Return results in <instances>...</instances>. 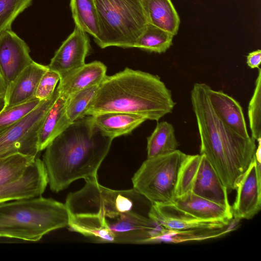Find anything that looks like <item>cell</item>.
I'll return each instance as SVG.
<instances>
[{"label": "cell", "mask_w": 261, "mask_h": 261, "mask_svg": "<svg viewBox=\"0 0 261 261\" xmlns=\"http://www.w3.org/2000/svg\"><path fill=\"white\" fill-rule=\"evenodd\" d=\"M112 141L95 125L91 116L72 122L45 148L43 155L50 190L57 193L76 180L97 178Z\"/></svg>", "instance_id": "6da1fadb"}, {"label": "cell", "mask_w": 261, "mask_h": 261, "mask_svg": "<svg viewBox=\"0 0 261 261\" xmlns=\"http://www.w3.org/2000/svg\"><path fill=\"white\" fill-rule=\"evenodd\" d=\"M205 83H195L191 100L200 138V154L212 165L228 192L236 190L256 150L255 140L231 131L215 113Z\"/></svg>", "instance_id": "7a4b0ae2"}, {"label": "cell", "mask_w": 261, "mask_h": 261, "mask_svg": "<svg viewBox=\"0 0 261 261\" xmlns=\"http://www.w3.org/2000/svg\"><path fill=\"white\" fill-rule=\"evenodd\" d=\"M175 105L171 91L160 77L127 67L105 77L86 116L118 112L158 121L171 113Z\"/></svg>", "instance_id": "3957f363"}, {"label": "cell", "mask_w": 261, "mask_h": 261, "mask_svg": "<svg viewBox=\"0 0 261 261\" xmlns=\"http://www.w3.org/2000/svg\"><path fill=\"white\" fill-rule=\"evenodd\" d=\"M65 204L39 196L0 203V238L37 242L51 231L68 226Z\"/></svg>", "instance_id": "277c9868"}, {"label": "cell", "mask_w": 261, "mask_h": 261, "mask_svg": "<svg viewBox=\"0 0 261 261\" xmlns=\"http://www.w3.org/2000/svg\"><path fill=\"white\" fill-rule=\"evenodd\" d=\"M85 181L83 188L67 197L65 204L69 215L112 217L135 213L149 216L151 203L135 188L115 190L100 185L97 178Z\"/></svg>", "instance_id": "5b68a950"}, {"label": "cell", "mask_w": 261, "mask_h": 261, "mask_svg": "<svg viewBox=\"0 0 261 261\" xmlns=\"http://www.w3.org/2000/svg\"><path fill=\"white\" fill-rule=\"evenodd\" d=\"M100 35L95 42L101 48L134 47L149 23L140 0H93Z\"/></svg>", "instance_id": "8992f818"}, {"label": "cell", "mask_w": 261, "mask_h": 261, "mask_svg": "<svg viewBox=\"0 0 261 261\" xmlns=\"http://www.w3.org/2000/svg\"><path fill=\"white\" fill-rule=\"evenodd\" d=\"M188 155L179 150L147 159L132 178L133 188L152 204L172 203Z\"/></svg>", "instance_id": "52a82bcc"}, {"label": "cell", "mask_w": 261, "mask_h": 261, "mask_svg": "<svg viewBox=\"0 0 261 261\" xmlns=\"http://www.w3.org/2000/svg\"><path fill=\"white\" fill-rule=\"evenodd\" d=\"M149 217L165 232L160 240L178 243L220 237L232 230V221L225 222L199 219L172 203L152 205Z\"/></svg>", "instance_id": "ba28073f"}, {"label": "cell", "mask_w": 261, "mask_h": 261, "mask_svg": "<svg viewBox=\"0 0 261 261\" xmlns=\"http://www.w3.org/2000/svg\"><path fill=\"white\" fill-rule=\"evenodd\" d=\"M189 192L231 208L226 188L204 154L188 155L180 170L176 197Z\"/></svg>", "instance_id": "9c48e42d"}, {"label": "cell", "mask_w": 261, "mask_h": 261, "mask_svg": "<svg viewBox=\"0 0 261 261\" xmlns=\"http://www.w3.org/2000/svg\"><path fill=\"white\" fill-rule=\"evenodd\" d=\"M59 95L56 89L30 113L0 132V157L19 153L37 157L38 135L48 110Z\"/></svg>", "instance_id": "30bf717a"}, {"label": "cell", "mask_w": 261, "mask_h": 261, "mask_svg": "<svg viewBox=\"0 0 261 261\" xmlns=\"http://www.w3.org/2000/svg\"><path fill=\"white\" fill-rule=\"evenodd\" d=\"M105 218L116 243L158 242L165 231L149 216L138 213H121Z\"/></svg>", "instance_id": "8fae6325"}, {"label": "cell", "mask_w": 261, "mask_h": 261, "mask_svg": "<svg viewBox=\"0 0 261 261\" xmlns=\"http://www.w3.org/2000/svg\"><path fill=\"white\" fill-rule=\"evenodd\" d=\"M260 161L254 155L241 178L237 190V195L231 207L233 218L237 220L250 219L261 208Z\"/></svg>", "instance_id": "7c38bea8"}, {"label": "cell", "mask_w": 261, "mask_h": 261, "mask_svg": "<svg viewBox=\"0 0 261 261\" xmlns=\"http://www.w3.org/2000/svg\"><path fill=\"white\" fill-rule=\"evenodd\" d=\"M91 49L88 34L75 26L73 32L55 52L48 69L57 72L60 79L85 64Z\"/></svg>", "instance_id": "4fadbf2b"}, {"label": "cell", "mask_w": 261, "mask_h": 261, "mask_svg": "<svg viewBox=\"0 0 261 261\" xmlns=\"http://www.w3.org/2000/svg\"><path fill=\"white\" fill-rule=\"evenodd\" d=\"M25 42L11 29L0 35V74L7 87L34 61Z\"/></svg>", "instance_id": "5bb4252c"}, {"label": "cell", "mask_w": 261, "mask_h": 261, "mask_svg": "<svg viewBox=\"0 0 261 261\" xmlns=\"http://www.w3.org/2000/svg\"><path fill=\"white\" fill-rule=\"evenodd\" d=\"M47 184L42 160L36 158L21 178L0 185V203L40 196Z\"/></svg>", "instance_id": "9a60e30c"}, {"label": "cell", "mask_w": 261, "mask_h": 261, "mask_svg": "<svg viewBox=\"0 0 261 261\" xmlns=\"http://www.w3.org/2000/svg\"><path fill=\"white\" fill-rule=\"evenodd\" d=\"M208 95L215 113L225 125L241 137L250 138L240 103L222 91L214 90L210 86Z\"/></svg>", "instance_id": "2e32d148"}, {"label": "cell", "mask_w": 261, "mask_h": 261, "mask_svg": "<svg viewBox=\"0 0 261 261\" xmlns=\"http://www.w3.org/2000/svg\"><path fill=\"white\" fill-rule=\"evenodd\" d=\"M106 72L107 67L101 62L85 63L61 77L57 89L60 95L67 99L82 90L99 86L107 76Z\"/></svg>", "instance_id": "e0dca14e"}, {"label": "cell", "mask_w": 261, "mask_h": 261, "mask_svg": "<svg viewBox=\"0 0 261 261\" xmlns=\"http://www.w3.org/2000/svg\"><path fill=\"white\" fill-rule=\"evenodd\" d=\"M47 69V66L35 61L26 67L8 86L4 109L35 98L38 83Z\"/></svg>", "instance_id": "ac0fdd59"}, {"label": "cell", "mask_w": 261, "mask_h": 261, "mask_svg": "<svg viewBox=\"0 0 261 261\" xmlns=\"http://www.w3.org/2000/svg\"><path fill=\"white\" fill-rule=\"evenodd\" d=\"M176 207L199 219L230 222L233 219L231 208L188 192L176 197L172 203Z\"/></svg>", "instance_id": "d6986e66"}, {"label": "cell", "mask_w": 261, "mask_h": 261, "mask_svg": "<svg viewBox=\"0 0 261 261\" xmlns=\"http://www.w3.org/2000/svg\"><path fill=\"white\" fill-rule=\"evenodd\" d=\"M67 100L59 93L45 115L38 135L39 152L44 150L71 123L66 113Z\"/></svg>", "instance_id": "ffe728a7"}, {"label": "cell", "mask_w": 261, "mask_h": 261, "mask_svg": "<svg viewBox=\"0 0 261 261\" xmlns=\"http://www.w3.org/2000/svg\"><path fill=\"white\" fill-rule=\"evenodd\" d=\"M95 125L113 140L130 133L146 119L133 114L110 112L91 116Z\"/></svg>", "instance_id": "44dd1931"}, {"label": "cell", "mask_w": 261, "mask_h": 261, "mask_svg": "<svg viewBox=\"0 0 261 261\" xmlns=\"http://www.w3.org/2000/svg\"><path fill=\"white\" fill-rule=\"evenodd\" d=\"M149 23L174 36L178 32L180 18L171 0H142Z\"/></svg>", "instance_id": "7402d4cb"}, {"label": "cell", "mask_w": 261, "mask_h": 261, "mask_svg": "<svg viewBox=\"0 0 261 261\" xmlns=\"http://www.w3.org/2000/svg\"><path fill=\"white\" fill-rule=\"evenodd\" d=\"M69 228L86 237L102 242L114 243V237L109 229L105 217L95 215H69Z\"/></svg>", "instance_id": "603a6c76"}, {"label": "cell", "mask_w": 261, "mask_h": 261, "mask_svg": "<svg viewBox=\"0 0 261 261\" xmlns=\"http://www.w3.org/2000/svg\"><path fill=\"white\" fill-rule=\"evenodd\" d=\"M178 146L173 125L167 121L159 122L147 138V159L172 152Z\"/></svg>", "instance_id": "cb8c5ba5"}, {"label": "cell", "mask_w": 261, "mask_h": 261, "mask_svg": "<svg viewBox=\"0 0 261 261\" xmlns=\"http://www.w3.org/2000/svg\"><path fill=\"white\" fill-rule=\"evenodd\" d=\"M70 8L75 26L92 36L94 40L100 35L98 18L93 0H70Z\"/></svg>", "instance_id": "d4e9b609"}, {"label": "cell", "mask_w": 261, "mask_h": 261, "mask_svg": "<svg viewBox=\"0 0 261 261\" xmlns=\"http://www.w3.org/2000/svg\"><path fill=\"white\" fill-rule=\"evenodd\" d=\"M174 36L150 23H148L136 41L134 47L149 52L165 53L172 44Z\"/></svg>", "instance_id": "484cf974"}, {"label": "cell", "mask_w": 261, "mask_h": 261, "mask_svg": "<svg viewBox=\"0 0 261 261\" xmlns=\"http://www.w3.org/2000/svg\"><path fill=\"white\" fill-rule=\"evenodd\" d=\"M36 158L19 153L0 157V185L21 178Z\"/></svg>", "instance_id": "4316f807"}, {"label": "cell", "mask_w": 261, "mask_h": 261, "mask_svg": "<svg viewBox=\"0 0 261 261\" xmlns=\"http://www.w3.org/2000/svg\"><path fill=\"white\" fill-rule=\"evenodd\" d=\"M99 86H93L82 90L67 98L66 113L72 123L86 116V110L94 98Z\"/></svg>", "instance_id": "83f0119b"}, {"label": "cell", "mask_w": 261, "mask_h": 261, "mask_svg": "<svg viewBox=\"0 0 261 261\" xmlns=\"http://www.w3.org/2000/svg\"><path fill=\"white\" fill-rule=\"evenodd\" d=\"M258 68L255 89L248 107L251 137L255 140L261 138V69Z\"/></svg>", "instance_id": "f1b7e54d"}, {"label": "cell", "mask_w": 261, "mask_h": 261, "mask_svg": "<svg viewBox=\"0 0 261 261\" xmlns=\"http://www.w3.org/2000/svg\"><path fill=\"white\" fill-rule=\"evenodd\" d=\"M33 0H0V35L11 29L13 22Z\"/></svg>", "instance_id": "f546056e"}, {"label": "cell", "mask_w": 261, "mask_h": 261, "mask_svg": "<svg viewBox=\"0 0 261 261\" xmlns=\"http://www.w3.org/2000/svg\"><path fill=\"white\" fill-rule=\"evenodd\" d=\"M37 98L3 109L0 112V132L33 111L40 103Z\"/></svg>", "instance_id": "4dcf8cb0"}, {"label": "cell", "mask_w": 261, "mask_h": 261, "mask_svg": "<svg viewBox=\"0 0 261 261\" xmlns=\"http://www.w3.org/2000/svg\"><path fill=\"white\" fill-rule=\"evenodd\" d=\"M60 80V76L57 72L47 69L38 83L35 97L40 100L49 98L54 94Z\"/></svg>", "instance_id": "1f68e13d"}, {"label": "cell", "mask_w": 261, "mask_h": 261, "mask_svg": "<svg viewBox=\"0 0 261 261\" xmlns=\"http://www.w3.org/2000/svg\"><path fill=\"white\" fill-rule=\"evenodd\" d=\"M261 62V50L257 49L253 51L247 56V64L251 68H259Z\"/></svg>", "instance_id": "d6a6232c"}, {"label": "cell", "mask_w": 261, "mask_h": 261, "mask_svg": "<svg viewBox=\"0 0 261 261\" xmlns=\"http://www.w3.org/2000/svg\"><path fill=\"white\" fill-rule=\"evenodd\" d=\"M7 87L6 84L0 74V98L5 97Z\"/></svg>", "instance_id": "836d02e7"}, {"label": "cell", "mask_w": 261, "mask_h": 261, "mask_svg": "<svg viewBox=\"0 0 261 261\" xmlns=\"http://www.w3.org/2000/svg\"><path fill=\"white\" fill-rule=\"evenodd\" d=\"M5 97L0 98V112L4 109L5 107Z\"/></svg>", "instance_id": "e575fe53"}, {"label": "cell", "mask_w": 261, "mask_h": 261, "mask_svg": "<svg viewBox=\"0 0 261 261\" xmlns=\"http://www.w3.org/2000/svg\"><path fill=\"white\" fill-rule=\"evenodd\" d=\"M142 2V0H140Z\"/></svg>", "instance_id": "d590c367"}]
</instances>
